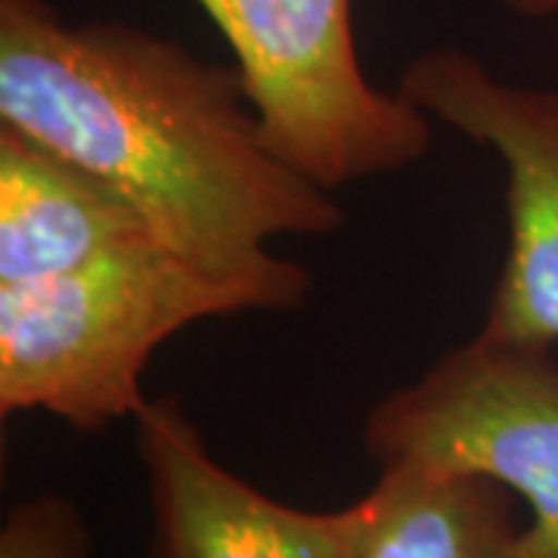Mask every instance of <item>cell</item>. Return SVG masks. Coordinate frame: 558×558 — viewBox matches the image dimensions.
Wrapping results in <instances>:
<instances>
[{
  "label": "cell",
  "instance_id": "cell-1",
  "mask_svg": "<svg viewBox=\"0 0 558 558\" xmlns=\"http://www.w3.org/2000/svg\"><path fill=\"white\" fill-rule=\"evenodd\" d=\"M0 128L109 183L174 248L260 270L270 240L332 236L344 211L264 140L236 69L121 22L0 0Z\"/></svg>",
  "mask_w": 558,
  "mask_h": 558
},
{
  "label": "cell",
  "instance_id": "cell-2",
  "mask_svg": "<svg viewBox=\"0 0 558 558\" xmlns=\"http://www.w3.org/2000/svg\"><path fill=\"white\" fill-rule=\"evenodd\" d=\"M311 289L295 260L233 270L168 242L0 286V413H50L84 435L102 432L149 400L140 381L161 341L199 319L299 307Z\"/></svg>",
  "mask_w": 558,
  "mask_h": 558
},
{
  "label": "cell",
  "instance_id": "cell-3",
  "mask_svg": "<svg viewBox=\"0 0 558 558\" xmlns=\"http://www.w3.org/2000/svg\"><path fill=\"white\" fill-rule=\"evenodd\" d=\"M227 38L279 159L326 190L428 156L432 119L366 78L351 0H196Z\"/></svg>",
  "mask_w": 558,
  "mask_h": 558
},
{
  "label": "cell",
  "instance_id": "cell-4",
  "mask_svg": "<svg viewBox=\"0 0 558 558\" xmlns=\"http://www.w3.org/2000/svg\"><path fill=\"white\" fill-rule=\"evenodd\" d=\"M381 465L484 475L531 509L515 558H558V360L553 348L478 336L363 418Z\"/></svg>",
  "mask_w": 558,
  "mask_h": 558
},
{
  "label": "cell",
  "instance_id": "cell-5",
  "mask_svg": "<svg viewBox=\"0 0 558 558\" xmlns=\"http://www.w3.org/2000/svg\"><path fill=\"white\" fill-rule=\"evenodd\" d=\"M398 94L490 146L506 168L509 252L481 329L558 344V90L502 81L469 50L435 47L410 60Z\"/></svg>",
  "mask_w": 558,
  "mask_h": 558
},
{
  "label": "cell",
  "instance_id": "cell-6",
  "mask_svg": "<svg viewBox=\"0 0 558 558\" xmlns=\"http://www.w3.org/2000/svg\"><path fill=\"white\" fill-rule=\"evenodd\" d=\"M146 469L149 558H348V506L307 512L223 469L178 398H149L134 416Z\"/></svg>",
  "mask_w": 558,
  "mask_h": 558
},
{
  "label": "cell",
  "instance_id": "cell-7",
  "mask_svg": "<svg viewBox=\"0 0 558 558\" xmlns=\"http://www.w3.org/2000/svg\"><path fill=\"white\" fill-rule=\"evenodd\" d=\"M143 242L168 240L137 205L47 146L0 128V286L62 277Z\"/></svg>",
  "mask_w": 558,
  "mask_h": 558
},
{
  "label": "cell",
  "instance_id": "cell-8",
  "mask_svg": "<svg viewBox=\"0 0 558 558\" xmlns=\"http://www.w3.org/2000/svg\"><path fill=\"white\" fill-rule=\"evenodd\" d=\"M509 494L484 475L381 465L348 506V558H515L524 527Z\"/></svg>",
  "mask_w": 558,
  "mask_h": 558
},
{
  "label": "cell",
  "instance_id": "cell-9",
  "mask_svg": "<svg viewBox=\"0 0 558 558\" xmlns=\"http://www.w3.org/2000/svg\"><path fill=\"white\" fill-rule=\"evenodd\" d=\"M0 558H90V527L72 499H22L0 527Z\"/></svg>",
  "mask_w": 558,
  "mask_h": 558
},
{
  "label": "cell",
  "instance_id": "cell-10",
  "mask_svg": "<svg viewBox=\"0 0 558 558\" xmlns=\"http://www.w3.org/2000/svg\"><path fill=\"white\" fill-rule=\"evenodd\" d=\"M506 7L519 16H534V20L558 16V0H506Z\"/></svg>",
  "mask_w": 558,
  "mask_h": 558
}]
</instances>
